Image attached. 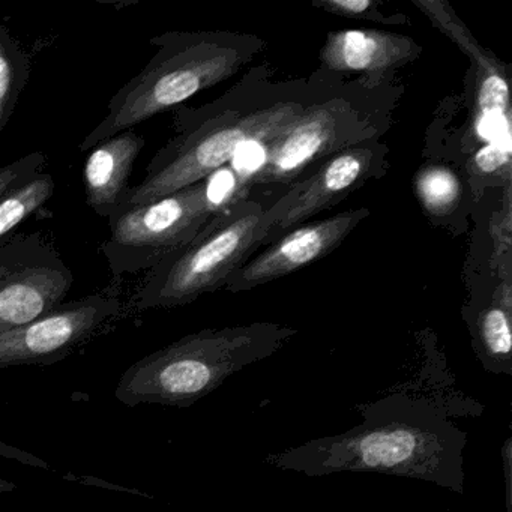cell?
I'll use <instances>...</instances> for the list:
<instances>
[{
  "label": "cell",
  "mask_w": 512,
  "mask_h": 512,
  "mask_svg": "<svg viewBox=\"0 0 512 512\" xmlns=\"http://www.w3.org/2000/svg\"><path fill=\"white\" fill-rule=\"evenodd\" d=\"M155 55L110 100L106 118L80 143V152L178 109L194 95L235 77L265 50L253 34L229 31L166 32L151 38Z\"/></svg>",
  "instance_id": "obj_3"
},
{
  "label": "cell",
  "mask_w": 512,
  "mask_h": 512,
  "mask_svg": "<svg viewBox=\"0 0 512 512\" xmlns=\"http://www.w3.org/2000/svg\"><path fill=\"white\" fill-rule=\"evenodd\" d=\"M29 76L31 62L25 49L4 25H0V134L16 112Z\"/></svg>",
  "instance_id": "obj_18"
},
{
  "label": "cell",
  "mask_w": 512,
  "mask_h": 512,
  "mask_svg": "<svg viewBox=\"0 0 512 512\" xmlns=\"http://www.w3.org/2000/svg\"><path fill=\"white\" fill-rule=\"evenodd\" d=\"M55 187L53 176L40 172L0 197V247L13 238L20 224L52 199Z\"/></svg>",
  "instance_id": "obj_17"
},
{
  "label": "cell",
  "mask_w": 512,
  "mask_h": 512,
  "mask_svg": "<svg viewBox=\"0 0 512 512\" xmlns=\"http://www.w3.org/2000/svg\"><path fill=\"white\" fill-rule=\"evenodd\" d=\"M311 5L317 10L344 19L374 22L379 25H404L409 22L404 14L386 13L376 0H313Z\"/></svg>",
  "instance_id": "obj_19"
},
{
  "label": "cell",
  "mask_w": 512,
  "mask_h": 512,
  "mask_svg": "<svg viewBox=\"0 0 512 512\" xmlns=\"http://www.w3.org/2000/svg\"><path fill=\"white\" fill-rule=\"evenodd\" d=\"M338 77L317 70L310 77L281 82L275 80L274 67L263 62L212 103L178 107L175 136L154 155L142 182L128 188L116 214L205 181L236 160L242 149L271 142Z\"/></svg>",
  "instance_id": "obj_1"
},
{
  "label": "cell",
  "mask_w": 512,
  "mask_h": 512,
  "mask_svg": "<svg viewBox=\"0 0 512 512\" xmlns=\"http://www.w3.org/2000/svg\"><path fill=\"white\" fill-rule=\"evenodd\" d=\"M146 142L134 130L124 131L98 143L83 167L86 203L98 217L110 218L127 193L134 163Z\"/></svg>",
  "instance_id": "obj_14"
},
{
  "label": "cell",
  "mask_w": 512,
  "mask_h": 512,
  "mask_svg": "<svg viewBox=\"0 0 512 512\" xmlns=\"http://www.w3.org/2000/svg\"><path fill=\"white\" fill-rule=\"evenodd\" d=\"M388 170L389 146L382 140L353 146L326 158L301 179L298 196L269 232L265 244L277 241L308 218L338 205L368 182L383 178Z\"/></svg>",
  "instance_id": "obj_11"
},
{
  "label": "cell",
  "mask_w": 512,
  "mask_h": 512,
  "mask_svg": "<svg viewBox=\"0 0 512 512\" xmlns=\"http://www.w3.org/2000/svg\"><path fill=\"white\" fill-rule=\"evenodd\" d=\"M17 490V484L14 482L7 481V479L0 478V494L2 493H13Z\"/></svg>",
  "instance_id": "obj_24"
},
{
  "label": "cell",
  "mask_w": 512,
  "mask_h": 512,
  "mask_svg": "<svg viewBox=\"0 0 512 512\" xmlns=\"http://www.w3.org/2000/svg\"><path fill=\"white\" fill-rule=\"evenodd\" d=\"M74 274L40 233L14 235L0 247V334L64 304Z\"/></svg>",
  "instance_id": "obj_9"
},
{
  "label": "cell",
  "mask_w": 512,
  "mask_h": 512,
  "mask_svg": "<svg viewBox=\"0 0 512 512\" xmlns=\"http://www.w3.org/2000/svg\"><path fill=\"white\" fill-rule=\"evenodd\" d=\"M44 164H46V155L43 152H32L7 166L0 167V197L11 188L40 173Z\"/></svg>",
  "instance_id": "obj_21"
},
{
  "label": "cell",
  "mask_w": 512,
  "mask_h": 512,
  "mask_svg": "<svg viewBox=\"0 0 512 512\" xmlns=\"http://www.w3.org/2000/svg\"><path fill=\"white\" fill-rule=\"evenodd\" d=\"M218 214L206 181L182 188L109 218L110 236L103 245L113 281L151 271L161 260L193 241Z\"/></svg>",
  "instance_id": "obj_7"
},
{
  "label": "cell",
  "mask_w": 512,
  "mask_h": 512,
  "mask_svg": "<svg viewBox=\"0 0 512 512\" xmlns=\"http://www.w3.org/2000/svg\"><path fill=\"white\" fill-rule=\"evenodd\" d=\"M424 47L413 38L379 29H346L329 32L320 50L325 73L356 79H391L419 59Z\"/></svg>",
  "instance_id": "obj_12"
},
{
  "label": "cell",
  "mask_w": 512,
  "mask_h": 512,
  "mask_svg": "<svg viewBox=\"0 0 512 512\" xmlns=\"http://www.w3.org/2000/svg\"><path fill=\"white\" fill-rule=\"evenodd\" d=\"M413 5L472 62L476 73L475 101L479 118L496 116L509 119L511 97L505 65L478 43L455 11L443 0H413Z\"/></svg>",
  "instance_id": "obj_13"
},
{
  "label": "cell",
  "mask_w": 512,
  "mask_h": 512,
  "mask_svg": "<svg viewBox=\"0 0 512 512\" xmlns=\"http://www.w3.org/2000/svg\"><path fill=\"white\" fill-rule=\"evenodd\" d=\"M404 86L391 79L347 80L311 104L289 127L260 148L248 190L296 184L326 158L353 146L377 142L391 130Z\"/></svg>",
  "instance_id": "obj_5"
},
{
  "label": "cell",
  "mask_w": 512,
  "mask_h": 512,
  "mask_svg": "<svg viewBox=\"0 0 512 512\" xmlns=\"http://www.w3.org/2000/svg\"><path fill=\"white\" fill-rule=\"evenodd\" d=\"M301 181L272 205L242 199L218 214L193 241L148 271L128 311L184 307L224 289L229 278L265 244L269 232L298 196Z\"/></svg>",
  "instance_id": "obj_6"
},
{
  "label": "cell",
  "mask_w": 512,
  "mask_h": 512,
  "mask_svg": "<svg viewBox=\"0 0 512 512\" xmlns=\"http://www.w3.org/2000/svg\"><path fill=\"white\" fill-rule=\"evenodd\" d=\"M0 457L17 461V463L25 464V466L35 467V469L50 470V464L43 460V458L32 454V452L25 451V449L10 445V443L4 442V440H0Z\"/></svg>",
  "instance_id": "obj_22"
},
{
  "label": "cell",
  "mask_w": 512,
  "mask_h": 512,
  "mask_svg": "<svg viewBox=\"0 0 512 512\" xmlns=\"http://www.w3.org/2000/svg\"><path fill=\"white\" fill-rule=\"evenodd\" d=\"M502 455L503 479H505L506 512H512V437H508L500 449Z\"/></svg>",
  "instance_id": "obj_23"
},
{
  "label": "cell",
  "mask_w": 512,
  "mask_h": 512,
  "mask_svg": "<svg viewBox=\"0 0 512 512\" xmlns=\"http://www.w3.org/2000/svg\"><path fill=\"white\" fill-rule=\"evenodd\" d=\"M509 169H511V152L508 146L491 142L476 151L475 157L470 161L469 175L470 179L475 176L479 179H488L502 172L509 175Z\"/></svg>",
  "instance_id": "obj_20"
},
{
  "label": "cell",
  "mask_w": 512,
  "mask_h": 512,
  "mask_svg": "<svg viewBox=\"0 0 512 512\" xmlns=\"http://www.w3.org/2000/svg\"><path fill=\"white\" fill-rule=\"evenodd\" d=\"M512 302L508 283L482 304L464 311L472 347L482 368L494 376H512Z\"/></svg>",
  "instance_id": "obj_15"
},
{
  "label": "cell",
  "mask_w": 512,
  "mask_h": 512,
  "mask_svg": "<svg viewBox=\"0 0 512 512\" xmlns=\"http://www.w3.org/2000/svg\"><path fill=\"white\" fill-rule=\"evenodd\" d=\"M355 409L362 424L268 454L265 463L311 478L343 472L401 476L463 496L467 433L439 404L397 392Z\"/></svg>",
  "instance_id": "obj_2"
},
{
  "label": "cell",
  "mask_w": 512,
  "mask_h": 512,
  "mask_svg": "<svg viewBox=\"0 0 512 512\" xmlns=\"http://www.w3.org/2000/svg\"><path fill=\"white\" fill-rule=\"evenodd\" d=\"M370 215L367 208L350 209L307 226L295 227L253 254L227 281L224 290L247 292L289 277L337 250L347 236Z\"/></svg>",
  "instance_id": "obj_10"
},
{
  "label": "cell",
  "mask_w": 512,
  "mask_h": 512,
  "mask_svg": "<svg viewBox=\"0 0 512 512\" xmlns=\"http://www.w3.org/2000/svg\"><path fill=\"white\" fill-rule=\"evenodd\" d=\"M118 283L77 301L64 302L20 328L0 334V370L49 367L110 331L127 316Z\"/></svg>",
  "instance_id": "obj_8"
},
{
  "label": "cell",
  "mask_w": 512,
  "mask_h": 512,
  "mask_svg": "<svg viewBox=\"0 0 512 512\" xmlns=\"http://www.w3.org/2000/svg\"><path fill=\"white\" fill-rule=\"evenodd\" d=\"M296 334L298 329L274 322L202 329L130 365L115 397L128 407L193 406L233 374L271 358Z\"/></svg>",
  "instance_id": "obj_4"
},
{
  "label": "cell",
  "mask_w": 512,
  "mask_h": 512,
  "mask_svg": "<svg viewBox=\"0 0 512 512\" xmlns=\"http://www.w3.org/2000/svg\"><path fill=\"white\" fill-rule=\"evenodd\" d=\"M415 196L425 214L440 223L464 205V181L445 164H427L415 175Z\"/></svg>",
  "instance_id": "obj_16"
}]
</instances>
